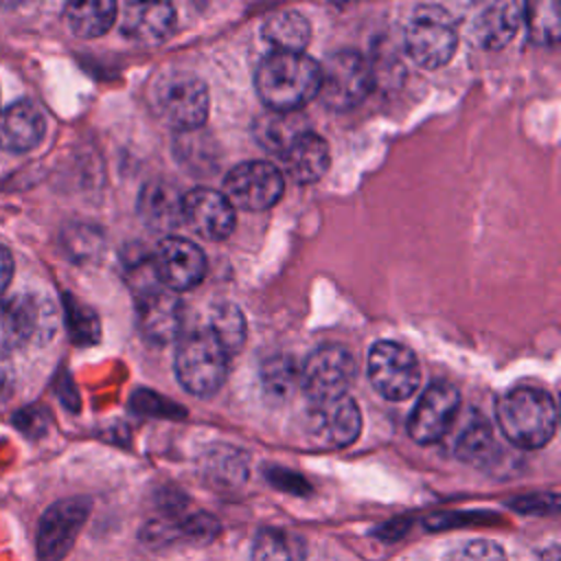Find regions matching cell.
<instances>
[{
	"mask_svg": "<svg viewBox=\"0 0 561 561\" xmlns=\"http://www.w3.org/2000/svg\"><path fill=\"white\" fill-rule=\"evenodd\" d=\"M138 215L156 230H171L182 224V195L167 180H151L138 195Z\"/></svg>",
	"mask_w": 561,
	"mask_h": 561,
	"instance_id": "obj_21",
	"label": "cell"
},
{
	"mask_svg": "<svg viewBox=\"0 0 561 561\" xmlns=\"http://www.w3.org/2000/svg\"><path fill=\"white\" fill-rule=\"evenodd\" d=\"M524 24L528 31V37L535 44H554L559 39V7L552 0L526 4L524 9Z\"/></svg>",
	"mask_w": 561,
	"mask_h": 561,
	"instance_id": "obj_28",
	"label": "cell"
},
{
	"mask_svg": "<svg viewBox=\"0 0 561 561\" xmlns=\"http://www.w3.org/2000/svg\"><path fill=\"white\" fill-rule=\"evenodd\" d=\"M296 368L289 357L272 355L261 364V381L265 390L274 397H285L296 383Z\"/></svg>",
	"mask_w": 561,
	"mask_h": 561,
	"instance_id": "obj_29",
	"label": "cell"
},
{
	"mask_svg": "<svg viewBox=\"0 0 561 561\" xmlns=\"http://www.w3.org/2000/svg\"><path fill=\"white\" fill-rule=\"evenodd\" d=\"M524 9L526 4L517 0L486 4L471 26V39L486 50L504 48L524 24Z\"/></svg>",
	"mask_w": 561,
	"mask_h": 561,
	"instance_id": "obj_19",
	"label": "cell"
},
{
	"mask_svg": "<svg viewBox=\"0 0 561 561\" xmlns=\"http://www.w3.org/2000/svg\"><path fill=\"white\" fill-rule=\"evenodd\" d=\"M184 324L182 300L162 287L140 294L138 302V327L147 342L169 344L180 337Z\"/></svg>",
	"mask_w": 561,
	"mask_h": 561,
	"instance_id": "obj_16",
	"label": "cell"
},
{
	"mask_svg": "<svg viewBox=\"0 0 561 561\" xmlns=\"http://www.w3.org/2000/svg\"><path fill=\"white\" fill-rule=\"evenodd\" d=\"M495 436L493 427L486 419L478 416L476 421H469L465 430L458 434L454 451L460 460L467 462H486L491 460V454L495 451Z\"/></svg>",
	"mask_w": 561,
	"mask_h": 561,
	"instance_id": "obj_27",
	"label": "cell"
},
{
	"mask_svg": "<svg viewBox=\"0 0 561 561\" xmlns=\"http://www.w3.org/2000/svg\"><path fill=\"white\" fill-rule=\"evenodd\" d=\"M116 20V4L112 0L70 2L66 7V22L77 37H99L110 31Z\"/></svg>",
	"mask_w": 561,
	"mask_h": 561,
	"instance_id": "obj_24",
	"label": "cell"
},
{
	"mask_svg": "<svg viewBox=\"0 0 561 561\" xmlns=\"http://www.w3.org/2000/svg\"><path fill=\"white\" fill-rule=\"evenodd\" d=\"M175 377L195 397L215 394L228 375V355L208 329L186 333L175 351Z\"/></svg>",
	"mask_w": 561,
	"mask_h": 561,
	"instance_id": "obj_3",
	"label": "cell"
},
{
	"mask_svg": "<svg viewBox=\"0 0 561 561\" xmlns=\"http://www.w3.org/2000/svg\"><path fill=\"white\" fill-rule=\"evenodd\" d=\"M66 311H68V327H70V331H72L77 342L90 344V342H94L99 337L96 316L88 307H83V305H79V302L68 298L66 300Z\"/></svg>",
	"mask_w": 561,
	"mask_h": 561,
	"instance_id": "obj_30",
	"label": "cell"
},
{
	"mask_svg": "<svg viewBox=\"0 0 561 561\" xmlns=\"http://www.w3.org/2000/svg\"><path fill=\"white\" fill-rule=\"evenodd\" d=\"M447 561H508L502 546L489 539H471L449 552Z\"/></svg>",
	"mask_w": 561,
	"mask_h": 561,
	"instance_id": "obj_31",
	"label": "cell"
},
{
	"mask_svg": "<svg viewBox=\"0 0 561 561\" xmlns=\"http://www.w3.org/2000/svg\"><path fill=\"white\" fill-rule=\"evenodd\" d=\"M57 329V309L46 296L0 298V355L46 344Z\"/></svg>",
	"mask_w": 561,
	"mask_h": 561,
	"instance_id": "obj_5",
	"label": "cell"
},
{
	"mask_svg": "<svg viewBox=\"0 0 561 561\" xmlns=\"http://www.w3.org/2000/svg\"><path fill=\"white\" fill-rule=\"evenodd\" d=\"M307 546L300 535L263 528L252 543V561H305Z\"/></svg>",
	"mask_w": 561,
	"mask_h": 561,
	"instance_id": "obj_25",
	"label": "cell"
},
{
	"mask_svg": "<svg viewBox=\"0 0 561 561\" xmlns=\"http://www.w3.org/2000/svg\"><path fill=\"white\" fill-rule=\"evenodd\" d=\"M403 39L408 55L430 70L445 66L458 44L454 18L438 4H419L405 24Z\"/></svg>",
	"mask_w": 561,
	"mask_h": 561,
	"instance_id": "obj_6",
	"label": "cell"
},
{
	"mask_svg": "<svg viewBox=\"0 0 561 561\" xmlns=\"http://www.w3.org/2000/svg\"><path fill=\"white\" fill-rule=\"evenodd\" d=\"M502 434L522 449H539L554 436L557 405L554 399L535 386L508 390L495 408Z\"/></svg>",
	"mask_w": 561,
	"mask_h": 561,
	"instance_id": "obj_2",
	"label": "cell"
},
{
	"mask_svg": "<svg viewBox=\"0 0 561 561\" xmlns=\"http://www.w3.org/2000/svg\"><path fill=\"white\" fill-rule=\"evenodd\" d=\"M285 188L283 173L267 160H250L237 164L224 180V197L245 210L272 208Z\"/></svg>",
	"mask_w": 561,
	"mask_h": 561,
	"instance_id": "obj_10",
	"label": "cell"
},
{
	"mask_svg": "<svg viewBox=\"0 0 561 561\" xmlns=\"http://www.w3.org/2000/svg\"><path fill=\"white\" fill-rule=\"evenodd\" d=\"M460 408V392L449 381H434L421 392L410 419L408 432L414 443L432 445L447 436Z\"/></svg>",
	"mask_w": 561,
	"mask_h": 561,
	"instance_id": "obj_11",
	"label": "cell"
},
{
	"mask_svg": "<svg viewBox=\"0 0 561 561\" xmlns=\"http://www.w3.org/2000/svg\"><path fill=\"white\" fill-rule=\"evenodd\" d=\"M298 379L311 403L344 397L355 379V357L342 344H320L307 355Z\"/></svg>",
	"mask_w": 561,
	"mask_h": 561,
	"instance_id": "obj_9",
	"label": "cell"
},
{
	"mask_svg": "<svg viewBox=\"0 0 561 561\" xmlns=\"http://www.w3.org/2000/svg\"><path fill=\"white\" fill-rule=\"evenodd\" d=\"M151 99L158 116L180 131L199 129L210 107L206 83L186 70H169L160 75L153 81Z\"/></svg>",
	"mask_w": 561,
	"mask_h": 561,
	"instance_id": "obj_4",
	"label": "cell"
},
{
	"mask_svg": "<svg viewBox=\"0 0 561 561\" xmlns=\"http://www.w3.org/2000/svg\"><path fill=\"white\" fill-rule=\"evenodd\" d=\"M307 432L316 445L333 449L346 447L355 443L362 432V412L346 394L311 403L307 414Z\"/></svg>",
	"mask_w": 561,
	"mask_h": 561,
	"instance_id": "obj_14",
	"label": "cell"
},
{
	"mask_svg": "<svg viewBox=\"0 0 561 561\" xmlns=\"http://www.w3.org/2000/svg\"><path fill=\"white\" fill-rule=\"evenodd\" d=\"M175 26V9L169 2H129L123 9L121 33L145 46H156Z\"/></svg>",
	"mask_w": 561,
	"mask_h": 561,
	"instance_id": "obj_17",
	"label": "cell"
},
{
	"mask_svg": "<svg viewBox=\"0 0 561 561\" xmlns=\"http://www.w3.org/2000/svg\"><path fill=\"white\" fill-rule=\"evenodd\" d=\"M88 513L90 502L85 497H68L48 506L37 528L39 561H61L83 528Z\"/></svg>",
	"mask_w": 561,
	"mask_h": 561,
	"instance_id": "obj_13",
	"label": "cell"
},
{
	"mask_svg": "<svg viewBox=\"0 0 561 561\" xmlns=\"http://www.w3.org/2000/svg\"><path fill=\"white\" fill-rule=\"evenodd\" d=\"M309 131L307 118L298 112L267 110L254 121V138L270 153H283L298 136Z\"/></svg>",
	"mask_w": 561,
	"mask_h": 561,
	"instance_id": "obj_23",
	"label": "cell"
},
{
	"mask_svg": "<svg viewBox=\"0 0 561 561\" xmlns=\"http://www.w3.org/2000/svg\"><path fill=\"white\" fill-rule=\"evenodd\" d=\"M234 208L224 197L206 186H197L182 195V224H188L195 234L208 241H224L234 228Z\"/></svg>",
	"mask_w": 561,
	"mask_h": 561,
	"instance_id": "obj_15",
	"label": "cell"
},
{
	"mask_svg": "<svg viewBox=\"0 0 561 561\" xmlns=\"http://www.w3.org/2000/svg\"><path fill=\"white\" fill-rule=\"evenodd\" d=\"M256 94L272 112H298L318 94L320 64L305 53L274 50L256 68Z\"/></svg>",
	"mask_w": 561,
	"mask_h": 561,
	"instance_id": "obj_1",
	"label": "cell"
},
{
	"mask_svg": "<svg viewBox=\"0 0 561 561\" xmlns=\"http://www.w3.org/2000/svg\"><path fill=\"white\" fill-rule=\"evenodd\" d=\"M11 276H13V259L9 250L0 245V294L7 289Z\"/></svg>",
	"mask_w": 561,
	"mask_h": 561,
	"instance_id": "obj_32",
	"label": "cell"
},
{
	"mask_svg": "<svg viewBox=\"0 0 561 561\" xmlns=\"http://www.w3.org/2000/svg\"><path fill=\"white\" fill-rule=\"evenodd\" d=\"M46 131L42 110L31 101H18L0 110V149L26 153L35 149Z\"/></svg>",
	"mask_w": 561,
	"mask_h": 561,
	"instance_id": "obj_18",
	"label": "cell"
},
{
	"mask_svg": "<svg viewBox=\"0 0 561 561\" xmlns=\"http://www.w3.org/2000/svg\"><path fill=\"white\" fill-rule=\"evenodd\" d=\"M158 283L169 291H186L197 287L208 270L206 254L199 245L184 237H164L151 261Z\"/></svg>",
	"mask_w": 561,
	"mask_h": 561,
	"instance_id": "obj_12",
	"label": "cell"
},
{
	"mask_svg": "<svg viewBox=\"0 0 561 561\" xmlns=\"http://www.w3.org/2000/svg\"><path fill=\"white\" fill-rule=\"evenodd\" d=\"M278 158L283 164V173L289 175L296 184L318 182L327 173L331 162L327 140L311 129L298 136Z\"/></svg>",
	"mask_w": 561,
	"mask_h": 561,
	"instance_id": "obj_20",
	"label": "cell"
},
{
	"mask_svg": "<svg viewBox=\"0 0 561 561\" xmlns=\"http://www.w3.org/2000/svg\"><path fill=\"white\" fill-rule=\"evenodd\" d=\"M373 85V70L362 53L337 50L320 64L318 99L335 112L355 107L366 99Z\"/></svg>",
	"mask_w": 561,
	"mask_h": 561,
	"instance_id": "obj_7",
	"label": "cell"
},
{
	"mask_svg": "<svg viewBox=\"0 0 561 561\" xmlns=\"http://www.w3.org/2000/svg\"><path fill=\"white\" fill-rule=\"evenodd\" d=\"M208 331L221 344L226 355H234L245 342V318L237 305L217 302L208 313Z\"/></svg>",
	"mask_w": 561,
	"mask_h": 561,
	"instance_id": "obj_26",
	"label": "cell"
},
{
	"mask_svg": "<svg viewBox=\"0 0 561 561\" xmlns=\"http://www.w3.org/2000/svg\"><path fill=\"white\" fill-rule=\"evenodd\" d=\"M368 379L373 388L388 401H403L421 386V366L416 355L390 340H379L368 351Z\"/></svg>",
	"mask_w": 561,
	"mask_h": 561,
	"instance_id": "obj_8",
	"label": "cell"
},
{
	"mask_svg": "<svg viewBox=\"0 0 561 561\" xmlns=\"http://www.w3.org/2000/svg\"><path fill=\"white\" fill-rule=\"evenodd\" d=\"M263 39L280 53H302L311 39L309 20L294 9H280L263 22Z\"/></svg>",
	"mask_w": 561,
	"mask_h": 561,
	"instance_id": "obj_22",
	"label": "cell"
}]
</instances>
